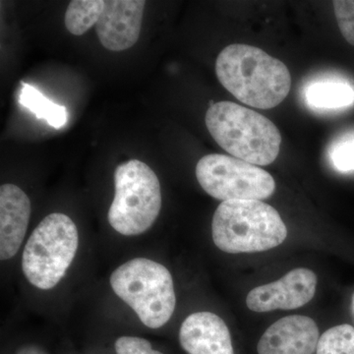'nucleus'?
Returning <instances> with one entry per match:
<instances>
[{"label": "nucleus", "instance_id": "obj_1", "mask_svg": "<svg viewBox=\"0 0 354 354\" xmlns=\"http://www.w3.org/2000/svg\"><path fill=\"white\" fill-rule=\"evenodd\" d=\"M216 74L230 94L256 109L276 108L291 87L286 65L249 44H234L223 48L216 58Z\"/></svg>", "mask_w": 354, "mask_h": 354}, {"label": "nucleus", "instance_id": "obj_2", "mask_svg": "<svg viewBox=\"0 0 354 354\" xmlns=\"http://www.w3.org/2000/svg\"><path fill=\"white\" fill-rule=\"evenodd\" d=\"M206 127L218 146L232 157L255 165H269L278 158L281 133L257 111L218 102L207 111Z\"/></svg>", "mask_w": 354, "mask_h": 354}, {"label": "nucleus", "instance_id": "obj_3", "mask_svg": "<svg viewBox=\"0 0 354 354\" xmlns=\"http://www.w3.org/2000/svg\"><path fill=\"white\" fill-rule=\"evenodd\" d=\"M214 243L225 253H255L278 247L288 236L274 207L256 200L221 202L212 223Z\"/></svg>", "mask_w": 354, "mask_h": 354}, {"label": "nucleus", "instance_id": "obj_4", "mask_svg": "<svg viewBox=\"0 0 354 354\" xmlns=\"http://www.w3.org/2000/svg\"><path fill=\"white\" fill-rule=\"evenodd\" d=\"M111 286L147 327L158 329L171 320L176 291L171 272L164 265L135 258L111 274Z\"/></svg>", "mask_w": 354, "mask_h": 354}, {"label": "nucleus", "instance_id": "obj_5", "mask_svg": "<svg viewBox=\"0 0 354 354\" xmlns=\"http://www.w3.org/2000/svg\"><path fill=\"white\" fill-rule=\"evenodd\" d=\"M113 201L109 225L118 234L133 236L147 232L162 209V191L155 171L138 160H130L114 171Z\"/></svg>", "mask_w": 354, "mask_h": 354}, {"label": "nucleus", "instance_id": "obj_6", "mask_svg": "<svg viewBox=\"0 0 354 354\" xmlns=\"http://www.w3.org/2000/svg\"><path fill=\"white\" fill-rule=\"evenodd\" d=\"M78 245V230L68 216H46L35 228L23 251L26 279L39 290L55 288L73 262Z\"/></svg>", "mask_w": 354, "mask_h": 354}, {"label": "nucleus", "instance_id": "obj_7", "mask_svg": "<svg viewBox=\"0 0 354 354\" xmlns=\"http://www.w3.org/2000/svg\"><path fill=\"white\" fill-rule=\"evenodd\" d=\"M198 183L209 196L221 201L268 199L274 194V177L258 165L230 156L212 153L196 165Z\"/></svg>", "mask_w": 354, "mask_h": 354}, {"label": "nucleus", "instance_id": "obj_8", "mask_svg": "<svg viewBox=\"0 0 354 354\" xmlns=\"http://www.w3.org/2000/svg\"><path fill=\"white\" fill-rule=\"evenodd\" d=\"M317 283L315 272L298 268L279 281L253 288L247 295V307L259 313L299 308L311 301L315 295Z\"/></svg>", "mask_w": 354, "mask_h": 354}, {"label": "nucleus", "instance_id": "obj_9", "mask_svg": "<svg viewBox=\"0 0 354 354\" xmlns=\"http://www.w3.org/2000/svg\"><path fill=\"white\" fill-rule=\"evenodd\" d=\"M146 2L109 0L95 24V32L106 50L123 51L138 41Z\"/></svg>", "mask_w": 354, "mask_h": 354}, {"label": "nucleus", "instance_id": "obj_10", "mask_svg": "<svg viewBox=\"0 0 354 354\" xmlns=\"http://www.w3.org/2000/svg\"><path fill=\"white\" fill-rule=\"evenodd\" d=\"M319 329L313 319L290 315L268 328L258 342L259 354H314L318 346Z\"/></svg>", "mask_w": 354, "mask_h": 354}, {"label": "nucleus", "instance_id": "obj_11", "mask_svg": "<svg viewBox=\"0 0 354 354\" xmlns=\"http://www.w3.org/2000/svg\"><path fill=\"white\" fill-rule=\"evenodd\" d=\"M179 342L189 354H234L227 324L212 312L188 316L179 330Z\"/></svg>", "mask_w": 354, "mask_h": 354}, {"label": "nucleus", "instance_id": "obj_12", "mask_svg": "<svg viewBox=\"0 0 354 354\" xmlns=\"http://www.w3.org/2000/svg\"><path fill=\"white\" fill-rule=\"evenodd\" d=\"M31 216V201L14 184L0 187V259H11L24 241Z\"/></svg>", "mask_w": 354, "mask_h": 354}, {"label": "nucleus", "instance_id": "obj_13", "mask_svg": "<svg viewBox=\"0 0 354 354\" xmlns=\"http://www.w3.org/2000/svg\"><path fill=\"white\" fill-rule=\"evenodd\" d=\"M305 101L316 109H337L354 102V88L348 83L335 79H321L305 88Z\"/></svg>", "mask_w": 354, "mask_h": 354}, {"label": "nucleus", "instance_id": "obj_14", "mask_svg": "<svg viewBox=\"0 0 354 354\" xmlns=\"http://www.w3.org/2000/svg\"><path fill=\"white\" fill-rule=\"evenodd\" d=\"M19 93V104L29 109L39 120L46 121L51 127H64L68 120V113L64 106L50 101L48 97L29 84L22 82Z\"/></svg>", "mask_w": 354, "mask_h": 354}, {"label": "nucleus", "instance_id": "obj_15", "mask_svg": "<svg viewBox=\"0 0 354 354\" xmlns=\"http://www.w3.org/2000/svg\"><path fill=\"white\" fill-rule=\"evenodd\" d=\"M106 1L102 0H73L65 13V26L74 36H82L97 24L104 12Z\"/></svg>", "mask_w": 354, "mask_h": 354}, {"label": "nucleus", "instance_id": "obj_16", "mask_svg": "<svg viewBox=\"0 0 354 354\" xmlns=\"http://www.w3.org/2000/svg\"><path fill=\"white\" fill-rule=\"evenodd\" d=\"M316 354H354V327L342 324L326 330L319 339Z\"/></svg>", "mask_w": 354, "mask_h": 354}, {"label": "nucleus", "instance_id": "obj_17", "mask_svg": "<svg viewBox=\"0 0 354 354\" xmlns=\"http://www.w3.org/2000/svg\"><path fill=\"white\" fill-rule=\"evenodd\" d=\"M333 165L342 172L354 171V134L346 135L335 142L330 149Z\"/></svg>", "mask_w": 354, "mask_h": 354}, {"label": "nucleus", "instance_id": "obj_18", "mask_svg": "<svg viewBox=\"0 0 354 354\" xmlns=\"http://www.w3.org/2000/svg\"><path fill=\"white\" fill-rule=\"evenodd\" d=\"M333 4L339 31L346 41L354 46V0H337Z\"/></svg>", "mask_w": 354, "mask_h": 354}, {"label": "nucleus", "instance_id": "obj_19", "mask_svg": "<svg viewBox=\"0 0 354 354\" xmlns=\"http://www.w3.org/2000/svg\"><path fill=\"white\" fill-rule=\"evenodd\" d=\"M114 346L116 354H164L153 349L150 342L138 337H121Z\"/></svg>", "mask_w": 354, "mask_h": 354}, {"label": "nucleus", "instance_id": "obj_20", "mask_svg": "<svg viewBox=\"0 0 354 354\" xmlns=\"http://www.w3.org/2000/svg\"><path fill=\"white\" fill-rule=\"evenodd\" d=\"M16 354H48L44 349L37 346H25L21 348Z\"/></svg>", "mask_w": 354, "mask_h": 354}, {"label": "nucleus", "instance_id": "obj_21", "mask_svg": "<svg viewBox=\"0 0 354 354\" xmlns=\"http://www.w3.org/2000/svg\"><path fill=\"white\" fill-rule=\"evenodd\" d=\"M351 308H353V318H354V295H353V306H351Z\"/></svg>", "mask_w": 354, "mask_h": 354}]
</instances>
